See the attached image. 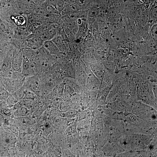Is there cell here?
<instances>
[{
    "instance_id": "cell-1",
    "label": "cell",
    "mask_w": 157,
    "mask_h": 157,
    "mask_svg": "<svg viewBox=\"0 0 157 157\" xmlns=\"http://www.w3.org/2000/svg\"><path fill=\"white\" fill-rule=\"evenodd\" d=\"M44 41L39 36L34 37L28 39L26 46L27 48L33 51L39 50L43 46Z\"/></svg>"
},
{
    "instance_id": "cell-2",
    "label": "cell",
    "mask_w": 157,
    "mask_h": 157,
    "mask_svg": "<svg viewBox=\"0 0 157 157\" xmlns=\"http://www.w3.org/2000/svg\"><path fill=\"white\" fill-rule=\"evenodd\" d=\"M86 147L80 142L72 145L69 149L75 156H83Z\"/></svg>"
},
{
    "instance_id": "cell-3",
    "label": "cell",
    "mask_w": 157,
    "mask_h": 157,
    "mask_svg": "<svg viewBox=\"0 0 157 157\" xmlns=\"http://www.w3.org/2000/svg\"><path fill=\"white\" fill-rule=\"evenodd\" d=\"M43 46L46 48L51 55H57L60 52L59 48L51 40L44 41Z\"/></svg>"
},
{
    "instance_id": "cell-4",
    "label": "cell",
    "mask_w": 157,
    "mask_h": 157,
    "mask_svg": "<svg viewBox=\"0 0 157 157\" xmlns=\"http://www.w3.org/2000/svg\"><path fill=\"white\" fill-rule=\"evenodd\" d=\"M29 85L31 91L34 92L38 93L40 91V87L38 80L37 78L34 77L29 80Z\"/></svg>"
},
{
    "instance_id": "cell-5",
    "label": "cell",
    "mask_w": 157,
    "mask_h": 157,
    "mask_svg": "<svg viewBox=\"0 0 157 157\" xmlns=\"http://www.w3.org/2000/svg\"><path fill=\"white\" fill-rule=\"evenodd\" d=\"M78 120H75L68 126L64 132V135L73 133L76 130Z\"/></svg>"
},
{
    "instance_id": "cell-6",
    "label": "cell",
    "mask_w": 157,
    "mask_h": 157,
    "mask_svg": "<svg viewBox=\"0 0 157 157\" xmlns=\"http://www.w3.org/2000/svg\"><path fill=\"white\" fill-rule=\"evenodd\" d=\"M66 136L72 145L80 142L79 133L77 130L73 133L68 134Z\"/></svg>"
},
{
    "instance_id": "cell-7",
    "label": "cell",
    "mask_w": 157,
    "mask_h": 157,
    "mask_svg": "<svg viewBox=\"0 0 157 157\" xmlns=\"http://www.w3.org/2000/svg\"><path fill=\"white\" fill-rule=\"evenodd\" d=\"M78 112L74 109H69L67 111L62 113L63 116L68 118H73L76 117Z\"/></svg>"
},
{
    "instance_id": "cell-8",
    "label": "cell",
    "mask_w": 157,
    "mask_h": 157,
    "mask_svg": "<svg viewBox=\"0 0 157 157\" xmlns=\"http://www.w3.org/2000/svg\"><path fill=\"white\" fill-rule=\"evenodd\" d=\"M13 20L15 24L18 26H21L24 25L26 23L25 18L23 16L18 15L13 17Z\"/></svg>"
},
{
    "instance_id": "cell-9",
    "label": "cell",
    "mask_w": 157,
    "mask_h": 157,
    "mask_svg": "<svg viewBox=\"0 0 157 157\" xmlns=\"http://www.w3.org/2000/svg\"><path fill=\"white\" fill-rule=\"evenodd\" d=\"M36 95L30 90H25V95L23 98L24 99L34 100L36 98Z\"/></svg>"
},
{
    "instance_id": "cell-10",
    "label": "cell",
    "mask_w": 157,
    "mask_h": 157,
    "mask_svg": "<svg viewBox=\"0 0 157 157\" xmlns=\"http://www.w3.org/2000/svg\"><path fill=\"white\" fill-rule=\"evenodd\" d=\"M25 90L23 88L20 89L14 93L13 96L17 100L23 99L25 95Z\"/></svg>"
},
{
    "instance_id": "cell-11",
    "label": "cell",
    "mask_w": 157,
    "mask_h": 157,
    "mask_svg": "<svg viewBox=\"0 0 157 157\" xmlns=\"http://www.w3.org/2000/svg\"><path fill=\"white\" fill-rule=\"evenodd\" d=\"M0 29L5 33L9 31V25L5 21L0 19Z\"/></svg>"
},
{
    "instance_id": "cell-12",
    "label": "cell",
    "mask_w": 157,
    "mask_h": 157,
    "mask_svg": "<svg viewBox=\"0 0 157 157\" xmlns=\"http://www.w3.org/2000/svg\"><path fill=\"white\" fill-rule=\"evenodd\" d=\"M9 96V93L6 90L0 88V100H6Z\"/></svg>"
},
{
    "instance_id": "cell-13",
    "label": "cell",
    "mask_w": 157,
    "mask_h": 157,
    "mask_svg": "<svg viewBox=\"0 0 157 157\" xmlns=\"http://www.w3.org/2000/svg\"><path fill=\"white\" fill-rule=\"evenodd\" d=\"M61 152L62 156L71 157L75 156L70 150L68 148L64 147L62 148Z\"/></svg>"
},
{
    "instance_id": "cell-14",
    "label": "cell",
    "mask_w": 157,
    "mask_h": 157,
    "mask_svg": "<svg viewBox=\"0 0 157 157\" xmlns=\"http://www.w3.org/2000/svg\"><path fill=\"white\" fill-rule=\"evenodd\" d=\"M17 100L13 96H9L7 99V102L9 107L14 105L17 102Z\"/></svg>"
},
{
    "instance_id": "cell-15",
    "label": "cell",
    "mask_w": 157,
    "mask_h": 157,
    "mask_svg": "<svg viewBox=\"0 0 157 157\" xmlns=\"http://www.w3.org/2000/svg\"><path fill=\"white\" fill-rule=\"evenodd\" d=\"M64 92L69 93L72 96L75 94V91L73 87L67 84L65 86Z\"/></svg>"
},
{
    "instance_id": "cell-16",
    "label": "cell",
    "mask_w": 157,
    "mask_h": 157,
    "mask_svg": "<svg viewBox=\"0 0 157 157\" xmlns=\"http://www.w3.org/2000/svg\"><path fill=\"white\" fill-rule=\"evenodd\" d=\"M46 8L45 9L42 7L40 6L36 7L35 9V12L38 15H44L46 13Z\"/></svg>"
},
{
    "instance_id": "cell-17",
    "label": "cell",
    "mask_w": 157,
    "mask_h": 157,
    "mask_svg": "<svg viewBox=\"0 0 157 157\" xmlns=\"http://www.w3.org/2000/svg\"><path fill=\"white\" fill-rule=\"evenodd\" d=\"M60 96L61 99L66 102H68L71 100V95L69 93L63 92Z\"/></svg>"
},
{
    "instance_id": "cell-18",
    "label": "cell",
    "mask_w": 157,
    "mask_h": 157,
    "mask_svg": "<svg viewBox=\"0 0 157 157\" xmlns=\"http://www.w3.org/2000/svg\"><path fill=\"white\" fill-rule=\"evenodd\" d=\"M17 113L20 116H24L27 113V110L25 107H20L18 109Z\"/></svg>"
},
{
    "instance_id": "cell-19",
    "label": "cell",
    "mask_w": 157,
    "mask_h": 157,
    "mask_svg": "<svg viewBox=\"0 0 157 157\" xmlns=\"http://www.w3.org/2000/svg\"><path fill=\"white\" fill-rule=\"evenodd\" d=\"M39 53L44 57H47L50 54L48 51L43 46L39 49Z\"/></svg>"
},
{
    "instance_id": "cell-20",
    "label": "cell",
    "mask_w": 157,
    "mask_h": 157,
    "mask_svg": "<svg viewBox=\"0 0 157 157\" xmlns=\"http://www.w3.org/2000/svg\"><path fill=\"white\" fill-rule=\"evenodd\" d=\"M14 70L12 68L6 71V76L9 78H15V72Z\"/></svg>"
},
{
    "instance_id": "cell-21",
    "label": "cell",
    "mask_w": 157,
    "mask_h": 157,
    "mask_svg": "<svg viewBox=\"0 0 157 157\" xmlns=\"http://www.w3.org/2000/svg\"><path fill=\"white\" fill-rule=\"evenodd\" d=\"M81 99V97L79 95L75 94L71 96V100L74 102H79Z\"/></svg>"
},
{
    "instance_id": "cell-22",
    "label": "cell",
    "mask_w": 157,
    "mask_h": 157,
    "mask_svg": "<svg viewBox=\"0 0 157 157\" xmlns=\"http://www.w3.org/2000/svg\"><path fill=\"white\" fill-rule=\"evenodd\" d=\"M65 32L66 34L67 37H69V38L71 39H73L74 38V35L72 31L69 28H67L65 29Z\"/></svg>"
},
{
    "instance_id": "cell-23",
    "label": "cell",
    "mask_w": 157,
    "mask_h": 157,
    "mask_svg": "<svg viewBox=\"0 0 157 157\" xmlns=\"http://www.w3.org/2000/svg\"><path fill=\"white\" fill-rule=\"evenodd\" d=\"M65 5L64 4L62 1H60L57 3L56 7L59 10H63L64 9Z\"/></svg>"
},
{
    "instance_id": "cell-24",
    "label": "cell",
    "mask_w": 157,
    "mask_h": 157,
    "mask_svg": "<svg viewBox=\"0 0 157 157\" xmlns=\"http://www.w3.org/2000/svg\"><path fill=\"white\" fill-rule=\"evenodd\" d=\"M0 106L3 109H6L9 107V106L5 100H0Z\"/></svg>"
},
{
    "instance_id": "cell-25",
    "label": "cell",
    "mask_w": 157,
    "mask_h": 157,
    "mask_svg": "<svg viewBox=\"0 0 157 157\" xmlns=\"http://www.w3.org/2000/svg\"><path fill=\"white\" fill-rule=\"evenodd\" d=\"M76 0H68V2L70 4H74L76 2Z\"/></svg>"
},
{
    "instance_id": "cell-26",
    "label": "cell",
    "mask_w": 157,
    "mask_h": 157,
    "mask_svg": "<svg viewBox=\"0 0 157 157\" xmlns=\"http://www.w3.org/2000/svg\"><path fill=\"white\" fill-rule=\"evenodd\" d=\"M4 119L3 116L0 114V123Z\"/></svg>"
},
{
    "instance_id": "cell-27",
    "label": "cell",
    "mask_w": 157,
    "mask_h": 157,
    "mask_svg": "<svg viewBox=\"0 0 157 157\" xmlns=\"http://www.w3.org/2000/svg\"><path fill=\"white\" fill-rule=\"evenodd\" d=\"M77 23L78 25H81L82 23L81 19V18L78 19L77 21Z\"/></svg>"
},
{
    "instance_id": "cell-28",
    "label": "cell",
    "mask_w": 157,
    "mask_h": 157,
    "mask_svg": "<svg viewBox=\"0 0 157 157\" xmlns=\"http://www.w3.org/2000/svg\"><path fill=\"white\" fill-rule=\"evenodd\" d=\"M79 13H79V14H80V15H81V14H82V12H81V13H80V12ZM82 15H80L79 16H81V17H82V16H83V14H82Z\"/></svg>"
},
{
    "instance_id": "cell-29",
    "label": "cell",
    "mask_w": 157,
    "mask_h": 157,
    "mask_svg": "<svg viewBox=\"0 0 157 157\" xmlns=\"http://www.w3.org/2000/svg\"><path fill=\"white\" fill-rule=\"evenodd\" d=\"M23 1H27V0H23Z\"/></svg>"
}]
</instances>
